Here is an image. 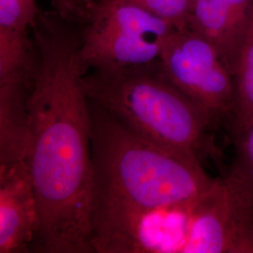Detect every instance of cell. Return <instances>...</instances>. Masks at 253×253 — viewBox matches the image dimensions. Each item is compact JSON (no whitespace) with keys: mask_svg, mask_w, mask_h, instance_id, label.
<instances>
[{"mask_svg":"<svg viewBox=\"0 0 253 253\" xmlns=\"http://www.w3.org/2000/svg\"><path fill=\"white\" fill-rule=\"evenodd\" d=\"M33 38L36 73L28 98L27 163L40 228L32 251L93 253V160L89 99L73 23L41 11Z\"/></svg>","mask_w":253,"mask_h":253,"instance_id":"obj_1","label":"cell"},{"mask_svg":"<svg viewBox=\"0 0 253 253\" xmlns=\"http://www.w3.org/2000/svg\"><path fill=\"white\" fill-rule=\"evenodd\" d=\"M89 105L92 208L188 206L217 183L202 164L155 145L90 100Z\"/></svg>","mask_w":253,"mask_h":253,"instance_id":"obj_2","label":"cell"},{"mask_svg":"<svg viewBox=\"0 0 253 253\" xmlns=\"http://www.w3.org/2000/svg\"><path fill=\"white\" fill-rule=\"evenodd\" d=\"M88 99L139 135L193 163L220 162L212 134L215 120L181 92L160 60L84 76Z\"/></svg>","mask_w":253,"mask_h":253,"instance_id":"obj_3","label":"cell"},{"mask_svg":"<svg viewBox=\"0 0 253 253\" xmlns=\"http://www.w3.org/2000/svg\"><path fill=\"white\" fill-rule=\"evenodd\" d=\"M78 23L85 74L158 61L176 29L132 0H97Z\"/></svg>","mask_w":253,"mask_h":253,"instance_id":"obj_4","label":"cell"},{"mask_svg":"<svg viewBox=\"0 0 253 253\" xmlns=\"http://www.w3.org/2000/svg\"><path fill=\"white\" fill-rule=\"evenodd\" d=\"M163 73L215 121L232 114L235 80L223 56L189 27L176 28L160 58Z\"/></svg>","mask_w":253,"mask_h":253,"instance_id":"obj_5","label":"cell"},{"mask_svg":"<svg viewBox=\"0 0 253 253\" xmlns=\"http://www.w3.org/2000/svg\"><path fill=\"white\" fill-rule=\"evenodd\" d=\"M39 228L38 201L27 162L0 168V253L32 251Z\"/></svg>","mask_w":253,"mask_h":253,"instance_id":"obj_6","label":"cell"},{"mask_svg":"<svg viewBox=\"0 0 253 253\" xmlns=\"http://www.w3.org/2000/svg\"><path fill=\"white\" fill-rule=\"evenodd\" d=\"M38 0H0V84L34 79L38 51L33 38Z\"/></svg>","mask_w":253,"mask_h":253,"instance_id":"obj_7","label":"cell"},{"mask_svg":"<svg viewBox=\"0 0 253 253\" xmlns=\"http://www.w3.org/2000/svg\"><path fill=\"white\" fill-rule=\"evenodd\" d=\"M253 15V0H190L188 27L216 46L233 73Z\"/></svg>","mask_w":253,"mask_h":253,"instance_id":"obj_8","label":"cell"},{"mask_svg":"<svg viewBox=\"0 0 253 253\" xmlns=\"http://www.w3.org/2000/svg\"><path fill=\"white\" fill-rule=\"evenodd\" d=\"M32 84H0V168L27 162L28 98Z\"/></svg>","mask_w":253,"mask_h":253,"instance_id":"obj_9","label":"cell"},{"mask_svg":"<svg viewBox=\"0 0 253 253\" xmlns=\"http://www.w3.org/2000/svg\"><path fill=\"white\" fill-rule=\"evenodd\" d=\"M234 159L222 182L230 197L253 225V124L235 135Z\"/></svg>","mask_w":253,"mask_h":253,"instance_id":"obj_10","label":"cell"},{"mask_svg":"<svg viewBox=\"0 0 253 253\" xmlns=\"http://www.w3.org/2000/svg\"><path fill=\"white\" fill-rule=\"evenodd\" d=\"M235 100L232 110L235 135L253 124V15L234 68Z\"/></svg>","mask_w":253,"mask_h":253,"instance_id":"obj_11","label":"cell"},{"mask_svg":"<svg viewBox=\"0 0 253 253\" xmlns=\"http://www.w3.org/2000/svg\"><path fill=\"white\" fill-rule=\"evenodd\" d=\"M176 28L188 27L190 0H132Z\"/></svg>","mask_w":253,"mask_h":253,"instance_id":"obj_12","label":"cell"},{"mask_svg":"<svg viewBox=\"0 0 253 253\" xmlns=\"http://www.w3.org/2000/svg\"><path fill=\"white\" fill-rule=\"evenodd\" d=\"M53 10L71 23H78L97 0H50Z\"/></svg>","mask_w":253,"mask_h":253,"instance_id":"obj_13","label":"cell"}]
</instances>
